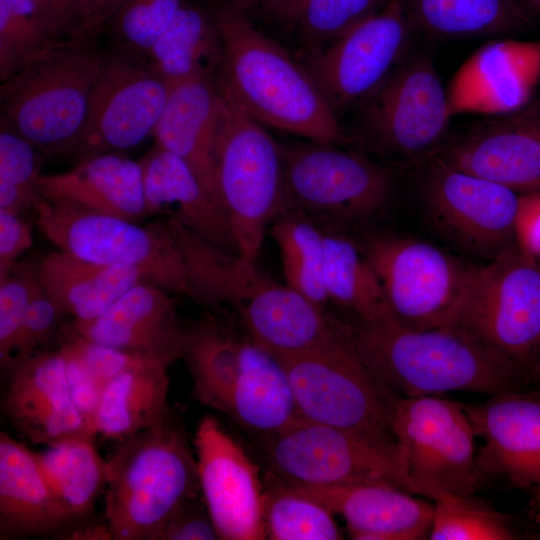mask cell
<instances>
[{"instance_id": "cell-53", "label": "cell", "mask_w": 540, "mask_h": 540, "mask_svg": "<svg viewBox=\"0 0 540 540\" xmlns=\"http://www.w3.org/2000/svg\"><path fill=\"white\" fill-rule=\"evenodd\" d=\"M513 123L525 128L540 140V106L531 109Z\"/></svg>"}, {"instance_id": "cell-36", "label": "cell", "mask_w": 540, "mask_h": 540, "mask_svg": "<svg viewBox=\"0 0 540 540\" xmlns=\"http://www.w3.org/2000/svg\"><path fill=\"white\" fill-rule=\"evenodd\" d=\"M49 488L77 519L88 515L106 486L107 460L98 454L93 437L70 440L34 452Z\"/></svg>"}, {"instance_id": "cell-47", "label": "cell", "mask_w": 540, "mask_h": 540, "mask_svg": "<svg viewBox=\"0 0 540 540\" xmlns=\"http://www.w3.org/2000/svg\"><path fill=\"white\" fill-rule=\"evenodd\" d=\"M220 539L207 511L196 497L185 501L170 517L156 540H215Z\"/></svg>"}, {"instance_id": "cell-13", "label": "cell", "mask_w": 540, "mask_h": 540, "mask_svg": "<svg viewBox=\"0 0 540 540\" xmlns=\"http://www.w3.org/2000/svg\"><path fill=\"white\" fill-rule=\"evenodd\" d=\"M391 429L406 452L409 492L430 487L473 495L480 488L476 435L461 402L440 395L398 397Z\"/></svg>"}, {"instance_id": "cell-11", "label": "cell", "mask_w": 540, "mask_h": 540, "mask_svg": "<svg viewBox=\"0 0 540 540\" xmlns=\"http://www.w3.org/2000/svg\"><path fill=\"white\" fill-rule=\"evenodd\" d=\"M456 325L472 331L529 375L540 354L538 260L516 245L478 266Z\"/></svg>"}, {"instance_id": "cell-45", "label": "cell", "mask_w": 540, "mask_h": 540, "mask_svg": "<svg viewBox=\"0 0 540 540\" xmlns=\"http://www.w3.org/2000/svg\"><path fill=\"white\" fill-rule=\"evenodd\" d=\"M64 315L40 285L29 303L12 365L40 352L59 348L69 323L63 322Z\"/></svg>"}, {"instance_id": "cell-29", "label": "cell", "mask_w": 540, "mask_h": 540, "mask_svg": "<svg viewBox=\"0 0 540 540\" xmlns=\"http://www.w3.org/2000/svg\"><path fill=\"white\" fill-rule=\"evenodd\" d=\"M228 416L265 437L303 420L284 364L247 335Z\"/></svg>"}, {"instance_id": "cell-48", "label": "cell", "mask_w": 540, "mask_h": 540, "mask_svg": "<svg viewBox=\"0 0 540 540\" xmlns=\"http://www.w3.org/2000/svg\"><path fill=\"white\" fill-rule=\"evenodd\" d=\"M59 348L65 360L71 399L95 431L94 419L105 387L70 350Z\"/></svg>"}, {"instance_id": "cell-55", "label": "cell", "mask_w": 540, "mask_h": 540, "mask_svg": "<svg viewBox=\"0 0 540 540\" xmlns=\"http://www.w3.org/2000/svg\"><path fill=\"white\" fill-rule=\"evenodd\" d=\"M233 2L242 9L246 10L248 8L258 5L264 7L267 0H233Z\"/></svg>"}, {"instance_id": "cell-33", "label": "cell", "mask_w": 540, "mask_h": 540, "mask_svg": "<svg viewBox=\"0 0 540 540\" xmlns=\"http://www.w3.org/2000/svg\"><path fill=\"white\" fill-rule=\"evenodd\" d=\"M145 58L170 86L194 77L212 76L223 60L215 13L182 5Z\"/></svg>"}, {"instance_id": "cell-35", "label": "cell", "mask_w": 540, "mask_h": 540, "mask_svg": "<svg viewBox=\"0 0 540 540\" xmlns=\"http://www.w3.org/2000/svg\"><path fill=\"white\" fill-rule=\"evenodd\" d=\"M324 285L329 302L360 322L390 317L380 280L362 247L336 231L324 230Z\"/></svg>"}, {"instance_id": "cell-46", "label": "cell", "mask_w": 540, "mask_h": 540, "mask_svg": "<svg viewBox=\"0 0 540 540\" xmlns=\"http://www.w3.org/2000/svg\"><path fill=\"white\" fill-rule=\"evenodd\" d=\"M125 0H67L62 39L90 45L111 22Z\"/></svg>"}, {"instance_id": "cell-2", "label": "cell", "mask_w": 540, "mask_h": 540, "mask_svg": "<svg viewBox=\"0 0 540 540\" xmlns=\"http://www.w3.org/2000/svg\"><path fill=\"white\" fill-rule=\"evenodd\" d=\"M189 271L193 300L227 305L247 336L279 359L320 351L338 338L337 319L261 271L255 261L204 240L175 217L167 220Z\"/></svg>"}, {"instance_id": "cell-22", "label": "cell", "mask_w": 540, "mask_h": 540, "mask_svg": "<svg viewBox=\"0 0 540 540\" xmlns=\"http://www.w3.org/2000/svg\"><path fill=\"white\" fill-rule=\"evenodd\" d=\"M71 329L92 342L170 366L181 358L185 330L166 290L141 282L105 312Z\"/></svg>"}, {"instance_id": "cell-17", "label": "cell", "mask_w": 540, "mask_h": 540, "mask_svg": "<svg viewBox=\"0 0 540 540\" xmlns=\"http://www.w3.org/2000/svg\"><path fill=\"white\" fill-rule=\"evenodd\" d=\"M368 102L374 138L383 148L403 155L434 146L453 117L447 89L424 54L398 66Z\"/></svg>"}, {"instance_id": "cell-38", "label": "cell", "mask_w": 540, "mask_h": 540, "mask_svg": "<svg viewBox=\"0 0 540 540\" xmlns=\"http://www.w3.org/2000/svg\"><path fill=\"white\" fill-rule=\"evenodd\" d=\"M416 495L431 499L432 540H511L517 538L505 514L475 498L436 488L419 489Z\"/></svg>"}, {"instance_id": "cell-42", "label": "cell", "mask_w": 540, "mask_h": 540, "mask_svg": "<svg viewBox=\"0 0 540 540\" xmlns=\"http://www.w3.org/2000/svg\"><path fill=\"white\" fill-rule=\"evenodd\" d=\"M389 0H305L295 20L302 38L316 51L380 10Z\"/></svg>"}, {"instance_id": "cell-10", "label": "cell", "mask_w": 540, "mask_h": 540, "mask_svg": "<svg viewBox=\"0 0 540 540\" xmlns=\"http://www.w3.org/2000/svg\"><path fill=\"white\" fill-rule=\"evenodd\" d=\"M281 361L304 421L395 440L391 419L398 396L368 369L354 341Z\"/></svg>"}, {"instance_id": "cell-1", "label": "cell", "mask_w": 540, "mask_h": 540, "mask_svg": "<svg viewBox=\"0 0 540 540\" xmlns=\"http://www.w3.org/2000/svg\"><path fill=\"white\" fill-rule=\"evenodd\" d=\"M355 349L398 397L471 392L488 397L528 389V373L460 325L417 329L391 317L360 322Z\"/></svg>"}, {"instance_id": "cell-24", "label": "cell", "mask_w": 540, "mask_h": 540, "mask_svg": "<svg viewBox=\"0 0 540 540\" xmlns=\"http://www.w3.org/2000/svg\"><path fill=\"white\" fill-rule=\"evenodd\" d=\"M222 103L219 85L211 76L178 82L170 86L166 105L153 131L156 145L185 162L218 205L216 142Z\"/></svg>"}, {"instance_id": "cell-21", "label": "cell", "mask_w": 540, "mask_h": 540, "mask_svg": "<svg viewBox=\"0 0 540 540\" xmlns=\"http://www.w3.org/2000/svg\"><path fill=\"white\" fill-rule=\"evenodd\" d=\"M540 80V39H500L476 50L455 72L447 89L453 116L519 110Z\"/></svg>"}, {"instance_id": "cell-31", "label": "cell", "mask_w": 540, "mask_h": 540, "mask_svg": "<svg viewBox=\"0 0 540 540\" xmlns=\"http://www.w3.org/2000/svg\"><path fill=\"white\" fill-rule=\"evenodd\" d=\"M168 368L147 360L112 379L95 415L96 434L119 441L167 419L171 415Z\"/></svg>"}, {"instance_id": "cell-43", "label": "cell", "mask_w": 540, "mask_h": 540, "mask_svg": "<svg viewBox=\"0 0 540 540\" xmlns=\"http://www.w3.org/2000/svg\"><path fill=\"white\" fill-rule=\"evenodd\" d=\"M183 0H125L110 24L119 49L145 57Z\"/></svg>"}, {"instance_id": "cell-57", "label": "cell", "mask_w": 540, "mask_h": 540, "mask_svg": "<svg viewBox=\"0 0 540 540\" xmlns=\"http://www.w3.org/2000/svg\"><path fill=\"white\" fill-rule=\"evenodd\" d=\"M535 507H540V488L531 492Z\"/></svg>"}, {"instance_id": "cell-32", "label": "cell", "mask_w": 540, "mask_h": 540, "mask_svg": "<svg viewBox=\"0 0 540 540\" xmlns=\"http://www.w3.org/2000/svg\"><path fill=\"white\" fill-rule=\"evenodd\" d=\"M244 339L210 315L186 327L181 358L191 375L196 401L228 415Z\"/></svg>"}, {"instance_id": "cell-50", "label": "cell", "mask_w": 540, "mask_h": 540, "mask_svg": "<svg viewBox=\"0 0 540 540\" xmlns=\"http://www.w3.org/2000/svg\"><path fill=\"white\" fill-rule=\"evenodd\" d=\"M514 236L521 251L540 259V192L520 194Z\"/></svg>"}, {"instance_id": "cell-25", "label": "cell", "mask_w": 540, "mask_h": 540, "mask_svg": "<svg viewBox=\"0 0 540 540\" xmlns=\"http://www.w3.org/2000/svg\"><path fill=\"white\" fill-rule=\"evenodd\" d=\"M40 197L137 222L147 216L140 162L117 152L81 160L63 173L40 174Z\"/></svg>"}, {"instance_id": "cell-51", "label": "cell", "mask_w": 540, "mask_h": 540, "mask_svg": "<svg viewBox=\"0 0 540 540\" xmlns=\"http://www.w3.org/2000/svg\"><path fill=\"white\" fill-rule=\"evenodd\" d=\"M48 28L54 37L62 39V23L67 0H35Z\"/></svg>"}, {"instance_id": "cell-8", "label": "cell", "mask_w": 540, "mask_h": 540, "mask_svg": "<svg viewBox=\"0 0 540 540\" xmlns=\"http://www.w3.org/2000/svg\"><path fill=\"white\" fill-rule=\"evenodd\" d=\"M362 249L380 280L391 318L417 329L456 325L478 266L401 236L374 235Z\"/></svg>"}, {"instance_id": "cell-18", "label": "cell", "mask_w": 540, "mask_h": 540, "mask_svg": "<svg viewBox=\"0 0 540 540\" xmlns=\"http://www.w3.org/2000/svg\"><path fill=\"white\" fill-rule=\"evenodd\" d=\"M425 198L439 228L465 247L498 255L515 239L520 194L509 188L439 159L427 175Z\"/></svg>"}, {"instance_id": "cell-4", "label": "cell", "mask_w": 540, "mask_h": 540, "mask_svg": "<svg viewBox=\"0 0 540 540\" xmlns=\"http://www.w3.org/2000/svg\"><path fill=\"white\" fill-rule=\"evenodd\" d=\"M105 522L112 540H156L200 489L196 456L172 414L117 441L107 460Z\"/></svg>"}, {"instance_id": "cell-52", "label": "cell", "mask_w": 540, "mask_h": 540, "mask_svg": "<svg viewBox=\"0 0 540 540\" xmlns=\"http://www.w3.org/2000/svg\"><path fill=\"white\" fill-rule=\"evenodd\" d=\"M305 0H267L264 7L280 20L294 23Z\"/></svg>"}, {"instance_id": "cell-19", "label": "cell", "mask_w": 540, "mask_h": 540, "mask_svg": "<svg viewBox=\"0 0 540 540\" xmlns=\"http://www.w3.org/2000/svg\"><path fill=\"white\" fill-rule=\"evenodd\" d=\"M476 437L482 479L502 478L530 493L540 488V389H524L462 403Z\"/></svg>"}, {"instance_id": "cell-39", "label": "cell", "mask_w": 540, "mask_h": 540, "mask_svg": "<svg viewBox=\"0 0 540 540\" xmlns=\"http://www.w3.org/2000/svg\"><path fill=\"white\" fill-rule=\"evenodd\" d=\"M270 475V474H269ZM264 491V528L272 540H338L333 513L270 475Z\"/></svg>"}, {"instance_id": "cell-44", "label": "cell", "mask_w": 540, "mask_h": 540, "mask_svg": "<svg viewBox=\"0 0 540 540\" xmlns=\"http://www.w3.org/2000/svg\"><path fill=\"white\" fill-rule=\"evenodd\" d=\"M40 285L38 264L31 262L18 261L0 280V362L5 370L15 360L22 324Z\"/></svg>"}, {"instance_id": "cell-6", "label": "cell", "mask_w": 540, "mask_h": 540, "mask_svg": "<svg viewBox=\"0 0 540 540\" xmlns=\"http://www.w3.org/2000/svg\"><path fill=\"white\" fill-rule=\"evenodd\" d=\"M222 96L216 195L236 253L256 262L269 224L286 206L283 145Z\"/></svg>"}, {"instance_id": "cell-7", "label": "cell", "mask_w": 540, "mask_h": 540, "mask_svg": "<svg viewBox=\"0 0 540 540\" xmlns=\"http://www.w3.org/2000/svg\"><path fill=\"white\" fill-rule=\"evenodd\" d=\"M43 235L79 258L136 269L142 279L193 300L182 249L167 222H138L40 197L32 208Z\"/></svg>"}, {"instance_id": "cell-14", "label": "cell", "mask_w": 540, "mask_h": 540, "mask_svg": "<svg viewBox=\"0 0 540 540\" xmlns=\"http://www.w3.org/2000/svg\"><path fill=\"white\" fill-rule=\"evenodd\" d=\"M169 91L145 57L121 49L103 56L75 149L80 161L139 145L153 133Z\"/></svg>"}, {"instance_id": "cell-58", "label": "cell", "mask_w": 540, "mask_h": 540, "mask_svg": "<svg viewBox=\"0 0 540 540\" xmlns=\"http://www.w3.org/2000/svg\"><path fill=\"white\" fill-rule=\"evenodd\" d=\"M535 509H536L537 512H538V519H539V522H540V507H535Z\"/></svg>"}, {"instance_id": "cell-34", "label": "cell", "mask_w": 540, "mask_h": 540, "mask_svg": "<svg viewBox=\"0 0 540 540\" xmlns=\"http://www.w3.org/2000/svg\"><path fill=\"white\" fill-rule=\"evenodd\" d=\"M415 26L444 38H476L526 31L532 25L519 0H403Z\"/></svg>"}, {"instance_id": "cell-3", "label": "cell", "mask_w": 540, "mask_h": 540, "mask_svg": "<svg viewBox=\"0 0 540 540\" xmlns=\"http://www.w3.org/2000/svg\"><path fill=\"white\" fill-rule=\"evenodd\" d=\"M214 13L223 46L221 92L261 124L310 141H341L337 114L309 69L234 2Z\"/></svg>"}, {"instance_id": "cell-5", "label": "cell", "mask_w": 540, "mask_h": 540, "mask_svg": "<svg viewBox=\"0 0 540 540\" xmlns=\"http://www.w3.org/2000/svg\"><path fill=\"white\" fill-rule=\"evenodd\" d=\"M102 57L90 45L56 43L0 88L1 126L47 153L75 151Z\"/></svg>"}, {"instance_id": "cell-20", "label": "cell", "mask_w": 540, "mask_h": 540, "mask_svg": "<svg viewBox=\"0 0 540 540\" xmlns=\"http://www.w3.org/2000/svg\"><path fill=\"white\" fill-rule=\"evenodd\" d=\"M7 371L2 411L33 443L51 446L96 435L71 399L60 348L35 354Z\"/></svg>"}, {"instance_id": "cell-30", "label": "cell", "mask_w": 540, "mask_h": 540, "mask_svg": "<svg viewBox=\"0 0 540 540\" xmlns=\"http://www.w3.org/2000/svg\"><path fill=\"white\" fill-rule=\"evenodd\" d=\"M38 274L45 293L74 321L98 317L132 287L145 282L134 268L88 261L59 249L43 258Z\"/></svg>"}, {"instance_id": "cell-37", "label": "cell", "mask_w": 540, "mask_h": 540, "mask_svg": "<svg viewBox=\"0 0 540 540\" xmlns=\"http://www.w3.org/2000/svg\"><path fill=\"white\" fill-rule=\"evenodd\" d=\"M270 234L279 250L285 283L325 309L329 299L324 285V230L302 212L285 207L272 220Z\"/></svg>"}, {"instance_id": "cell-26", "label": "cell", "mask_w": 540, "mask_h": 540, "mask_svg": "<svg viewBox=\"0 0 540 540\" xmlns=\"http://www.w3.org/2000/svg\"><path fill=\"white\" fill-rule=\"evenodd\" d=\"M77 518L46 483L34 452L0 434V538L48 535Z\"/></svg>"}, {"instance_id": "cell-15", "label": "cell", "mask_w": 540, "mask_h": 540, "mask_svg": "<svg viewBox=\"0 0 540 540\" xmlns=\"http://www.w3.org/2000/svg\"><path fill=\"white\" fill-rule=\"evenodd\" d=\"M415 27L403 0H389L324 47L306 66L336 112L367 101L401 59Z\"/></svg>"}, {"instance_id": "cell-16", "label": "cell", "mask_w": 540, "mask_h": 540, "mask_svg": "<svg viewBox=\"0 0 540 540\" xmlns=\"http://www.w3.org/2000/svg\"><path fill=\"white\" fill-rule=\"evenodd\" d=\"M193 445L203 502L220 539H266L257 466L213 416L198 423Z\"/></svg>"}, {"instance_id": "cell-56", "label": "cell", "mask_w": 540, "mask_h": 540, "mask_svg": "<svg viewBox=\"0 0 540 540\" xmlns=\"http://www.w3.org/2000/svg\"><path fill=\"white\" fill-rule=\"evenodd\" d=\"M520 3L528 10H531L540 15V0H519Z\"/></svg>"}, {"instance_id": "cell-54", "label": "cell", "mask_w": 540, "mask_h": 540, "mask_svg": "<svg viewBox=\"0 0 540 540\" xmlns=\"http://www.w3.org/2000/svg\"><path fill=\"white\" fill-rule=\"evenodd\" d=\"M529 375L535 386L540 389V354L533 363Z\"/></svg>"}, {"instance_id": "cell-41", "label": "cell", "mask_w": 540, "mask_h": 540, "mask_svg": "<svg viewBox=\"0 0 540 540\" xmlns=\"http://www.w3.org/2000/svg\"><path fill=\"white\" fill-rule=\"evenodd\" d=\"M35 147L1 126L0 209L21 214L40 198Z\"/></svg>"}, {"instance_id": "cell-12", "label": "cell", "mask_w": 540, "mask_h": 540, "mask_svg": "<svg viewBox=\"0 0 540 540\" xmlns=\"http://www.w3.org/2000/svg\"><path fill=\"white\" fill-rule=\"evenodd\" d=\"M286 207L325 221L361 222L387 204L389 171L334 143L283 146Z\"/></svg>"}, {"instance_id": "cell-23", "label": "cell", "mask_w": 540, "mask_h": 540, "mask_svg": "<svg viewBox=\"0 0 540 540\" xmlns=\"http://www.w3.org/2000/svg\"><path fill=\"white\" fill-rule=\"evenodd\" d=\"M288 486L321 503L333 514L340 515L352 539L429 538L433 521L432 502L399 486L378 481Z\"/></svg>"}, {"instance_id": "cell-9", "label": "cell", "mask_w": 540, "mask_h": 540, "mask_svg": "<svg viewBox=\"0 0 540 540\" xmlns=\"http://www.w3.org/2000/svg\"><path fill=\"white\" fill-rule=\"evenodd\" d=\"M266 438L269 474L285 484L378 481L407 490L406 452L396 440H378L304 420Z\"/></svg>"}, {"instance_id": "cell-49", "label": "cell", "mask_w": 540, "mask_h": 540, "mask_svg": "<svg viewBox=\"0 0 540 540\" xmlns=\"http://www.w3.org/2000/svg\"><path fill=\"white\" fill-rule=\"evenodd\" d=\"M32 245V232L20 214L0 209V280Z\"/></svg>"}, {"instance_id": "cell-28", "label": "cell", "mask_w": 540, "mask_h": 540, "mask_svg": "<svg viewBox=\"0 0 540 540\" xmlns=\"http://www.w3.org/2000/svg\"><path fill=\"white\" fill-rule=\"evenodd\" d=\"M440 160L519 194L540 192V140L513 122L468 135Z\"/></svg>"}, {"instance_id": "cell-40", "label": "cell", "mask_w": 540, "mask_h": 540, "mask_svg": "<svg viewBox=\"0 0 540 540\" xmlns=\"http://www.w3.org/2000/svg\"><path fill=\"white\" fill-rule=\"evenodd\" d=\"M59 42L35 0H0L1 82Z\"/></svg>"}, {"instance_id": "cell-27", "label": "cell", "mask_w": 540, "mask_h": 540, "mask_svg": "<svg viewBox=\"0 0 540 540\" xmlns=\"http://www.w3.org/2000/svg\"><path fill=\"white\" fill-rule=\"evenodd\" d=\"M140 162L147 215L174 209L175 218L209 243L236 253L227 219L193 171L156 145Z\"/></svg>"}]
</instances>
